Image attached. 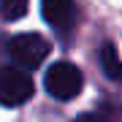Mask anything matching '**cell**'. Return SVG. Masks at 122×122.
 <instances>
[{"instance_id":"7","label":"cell","mask_w":122,"mask_h":122,"mask_svg":"<svg viewBox=\"0 0 122 122\" xmlns=\"http://www.w3.org/2000/svg\"><path fill=\"white\" fill-rule=\"evenodd\" d=\"M73 122H106V119L100 117V114H79Z\"/></svg>"},{"instance_id":"6","label":"cell","mask_w":122,"mask_h":122,"mask_svg":"<svg viewBox=\"0 0 122 122\" xmlns=\"http://www.w3.org/2000/svg\"><path fill=\"white\" fill-rule=\"evenodd\" d=\"M27 5H30V0H0V19L16 22L27 14Z\"/></svg>"},{"instance_id":"5","label":"cell","mask_w":122,"mask_h":122,"mask_svg":"<svg viewBox=\"0 0 122 122\" xmlns=\"http://www.w3.org/2000/svg\"><path fill=\"white\" fill-rule=\"evenodd\" d=\"M100 68H103V73L109 76L111 81H119L122 84V62L117 57L114 44H103V46H100Z\"/></svg>"},{"instance_id":"1","label":"cell","mask_w":122,"mask_h":122,"mask_svg":"<svg viewBox=\"0 0 122 122\" xmlns=\"http://www.w3.org/2000/svg\"><path fill=\"white\" fill-rule=\"evenodd\" d=\"M44 87L57 100H73L84 87V76L73 62H54L44 76Z\"/></svg>"},{"instance_id":"2","label":"cell","mask_w":122,"mask_h":122,"mask_svg":"<svg viewBox=\"0 0 122 122\" xmlns=\"http://www.w3.org/2000/svg\"><path fill=\"white\" fill-rule=\"evenodd\" d=\"M8 52L25 71H33V68H38L41 62L46 60L49 44L38 33H22V35H14L8 41Z\"/></svg>"},{"instance_id":"4","label":"cell","mask_w":122,"mask_h":122,"mask_svg":"<svg viewBox=\"0 0 122 122\" xmlns=\"http://www.w3.org/2000/svg\"><path fill=\"white\" fill-rule=\"evenodd\" d=\"M41 14L52 27L65 30L76 22V3L73 0H41Z\"/></svg>"},{"instance_id":"3","label":"cell","mask_w":122,"mask_h":122,"mask_svg":"<svg viewBox=\"0 0 122 122\" xmlns=\"http://www.w3.org/2000/svg\"><path fill=\"white\" fill-rule=\"evenodd\" d=\"M33 98V79L25 68H3L0 71V103L22 106Z\"/></svg>"}]
</instances>
